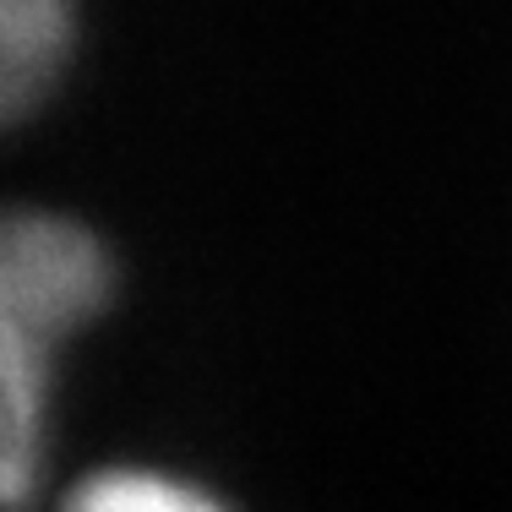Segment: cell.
<instances>
[{"instance_id":"obj_1","label":"cell","mask_w":512,"mask_h":512,"mask_svg":"<svg viewBox=\"0 0 512 512\" xmlns=\"http://www.w3.org/2000/svg\"><path fill=\"white\" fill-rule=\"evenodd\" d=\"M115 295V262L88 224L0 202V512L28 507L50 453L55 355Z\"/></svg>"},{"instance_id":"obj_2","label":"cell","mask_w":512,"mask_h":512,"mask_svg":"<svg viewBox=\"0 0 512 512\" xmlns=\"http://www.w3.org/2000/svg\"><path fill=\"white\" fill-rule=\"evenodd\" d=\"M77 0H0V131L28 120L66 77Z\"/></svg>"},{"instance_id":"obj_3","label":"cell","mask_w":512,"mask_h":512,"mask_svg":"<svg viewBox=\"0 0 512 512\" xmlns=\"http://www.w3.org/2000/svg\"><path fill=\"white\" fill-rule=\"evenodd\" d=\"M60 512H229L207 485L164 469H104L82 480Z\"/></svg>"}]
</instances>
